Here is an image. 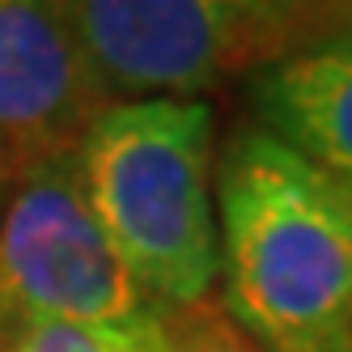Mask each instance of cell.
I'll list each match as a JSON object with an SVG mask.
<instances>
[{"instance_id": "obj_1", "label": "cell", "mask_w": 352, "mask_h": 352, "mask_svg": "<svg viewBox=\"0 0 352 352\" xmlns=\"http://www.w3.org/2000/svg\"><path fill=\"white\" fill-rule=\"evenodd\" d=\"M217 255L263 352H352V191L259 123L217 157Z\"/></svg>"}, {"instance_id": "obj_2", "label": "cell", "mask_w": 352, "mask_h": 352, "mask_svg": "<svg viewBox=\"0 0 352 352\" xmlns=\"http://www.w3.org/2000/svg\"><path fill=\"white\" fill-rule=\"evenodd\" d=\"M85 199L162 318L199 310L221 276L217 115L208 98H136L94 115L77 144Z\"/></svg>"}, {"instance_id": "obj_3", "label": "cell", "mask_w": 352, "mask_h": 352, "mask_svg": "<svg viewBox=\"0 0 352 352\" xmlns=\"http://www.w3.org/2000/svg\"><path fill=\"white\" fill-rule=\"evenodd\" d=\"M107 102L204 98L318 21L293 0H60Z\"/></svg>"}, {"instance_id": "obj_4", "label": "cell", "mask_w": 352, "mask_h": 352, "mask_svg": "<svg viewBox=\"0 0 352 352\" xmlns=\"http://www.w3.org/2000/svg\"><path fill=\"white\" fill-rule=\"evenodd\" d=\"M144 310L85 199L77 148L0 179V344L34 322H111Z\"/></svg>"}, {"instance_id": "obj_5", "label": "cell", "mask_w": 352, "mask_h": 352, "mask_svg": "<svg viewBox=\"0 0 352 352\" xmlns=\"http://www.w3.org/2000/svg\"><path fill=\"white\" fill-rule=\"evenodd\" d=\"M102 107L60 0H0V179L72 153Z\"/></svg>"}, {"instance_id": "obj_6", "label": "cell", "mask_w": 352, "mask_h": 352, "mask_svg": "<svg viewBox=\"0 0 352 352\" xmlns=\"http://www.w3.org/2000/svg\"><path fill=\"white\" fill-rule=\"evenodd\" d=\"M250 111L263 132L352 191V5L255 72Z\"/></svg>"}, {"instance_id": "obj_7", "label": "cell", "mask_w": 352, "mask_h": 352, "mask_svg": "<svg viewBox=\"0 0 352 352\" xmlns=\"http://www.w3.org/2000/svg\"><path fill=\"white\" fill-rule=\"evenodd\" d=\"M0 352H174L170 318L144 310L111 322H34L0 344Z\"/></svg>"}, {"instance_id": "obj_8", "label": "cell", "mask_w": 352, "mask_h": 352, "mask_svg": "<svg viewBox=\"0 0 352 352\" xmlns=\"http://www.w3.org/2000/svg\"><path fill=\"white\" fill-rule=\"evenodd\" d=\"M170 336H174V352H263L255 340H238L230 336L225 327H183V331H174L170 322Z\"/></svg>"}, {"instance_id": "obj_9", "label": "cell", "mask_w": 352, "mask_h": 352, "mask_svg": "<svg viewBox=\"0 0 352 352\" xmlns=\"http://www.w3.org/2000/svg\"><path fill=\"white\" fill-rule=\"evenodd\" d=\"M293 5H301L314 21H327V17H336L340 9H348L352 0H293Z\"/></svg>"}]
</instances>
